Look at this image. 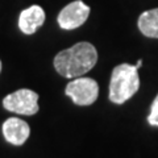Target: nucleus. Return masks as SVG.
<instances>
[{
	"instance_id": "obj_7",
	"label": "nucleus",
	"mask_w": 158,
	"mask_h": 158,
	"mask_svg": "<svg viewBox=\"0 0 158 158\" xmlns=\"http://www.w3.org/2000/svg\"><path fill=\"white\" fill-rule=\"evenodd\" d=\"M45 21V11L40 6H32L20 13L19 28L24 34H33Z\"/></svg>"
},
{
	"instance_id": "obj_10",
	"label": "nucleus",
	"mask_w": 158,
	"mask_h": 158,
	"mask_svg": "<svg viewBox=\"0 0 158 158\" xmlns=\"http://www.w3.org/2000/svg\"><path fill=\"white\" fill-rule=\"evenodd\" d=\"M136 66H137V67H138V69H140V67H141V66H142V59H138V62H137V63H136Z\"/></svg>"
},
{
	"instance_id": "obj_4",
	"label": "nucleus",
	"mask_w": 158,
	"mask_h": 158,
	"mask_svg": "<svg viewBox=\"0 0 158 158\" xmlns=\"http://www.w3.org/2000/svg\"><path fill=\"white\" fill-rule=\"evenodd\" d=\"M3 107L20 115L32 116L38 112V94L28 88H21L3 99Z\"/></svg>"
},
{
	"instance_id": "obj_3",
	"label": "nucleus",
	"mask_w": 158,
	"mask_h": 158,
	"mask_svg": "<svg viewBox=\"0 0 158 158\" xmlns=\"http://www.w3.org/2000/svg\"><path fill=\"white\" fill-rule=\"evenodd\" d=\"M65 94L77 106H91L99 96V86L92 78L78 77L66 86Z\"/></svg>"
},
{
	"instance_id": "obj_5",
	"label": "nucleus",
	"mask_w": 158,
	"mask_h": 158,
	"mask_svg": "<svg viewBox=\"0 0 158 158\" xmlns=\"http://www.w3.org/2000/svg\"><path fill=\"white\" fill-rule=\"evenodd\" d=\"M90 15V7L86 6L82 0H75L62 9L58 15V24L62 29L73 31L86 23Z\"/></svg>"
},
{
	"instance_id": "obj_9",
	"label": "nucleus",
	"mask_w": 158,
	"mask_h": 158,
	"mask_svg": "<svg viewBox=\"0 0 158 158\" xmlns=\"http://www.w3.org/2000/svg\"><path fill=\"white\" fill-rule=\"evenodd\" d=\"M148 123L153 127H158V95L154 98V100L150 106V113L148 116Z\"/></svg>"
},
{
	"instance_id": "obj_2",
	"label": "nucleus",
	"mask_w": 158,
	"mask_h": 158,
	"mask_svg": "<svg viewBox=\"0 0 158 158\" xmlns=\"http://www.w3.org/2000/svg\"><path fill=\"white\" fill-rule=\"evenodd\" d=\"M140 88L138 67L121 63L112 70L110 82V100L115 104H124Z\"/></svg>"
},
{
	"instance_id": "obj_11",
	"label": "nucleus",
	"mask_w": 158,
	"mask_h": 158,
	"mask_svg": "<svg viewBox=\"0 0 158 158\" xmlns=\"http://www.w3.org/2000/svg\"><path fill=\"white\" fill-rule=\"evenodd\" d=\"M0 73H2V61H0Z\"/></svg>"
},
{
	"instance_id": "obj_8",
	"label": "nucleus",
	"mask_w": 158,
	"mask_h": 158,
	"mask_svg": "<svg viewBox=\"0 0 158 158\" xmlns=\"http://www.w3.org/2000/svg\"><path fill=\"white\" fill-rule=\"evenodd\" d=\"M138 29L146 37L158 38V8L145 11L138 17Z\"/></svg>"
},
{
	"instance_id": "obj_1",
	"label": "nucleus",
	"mask_w": 158,
	"mask_h": 158,
	"mask_svg": "<svg viewBox=\"0 0 158 158\" xmlns=\"http://www.w3.org/2000/svg\"><path fill=\"white\" fill-rule=\"evenodd\" d=\"M98 62V52L90 42H78L74 46L59 52L54 58V67L65 78L85 75Z\"/></svg>"
},
{
	"instance_id": "obj_6",
	"label": "nucleus",
	"mask_w": 158,
	"mask_h": 158,
	"mask_svg": "<svg viewBox=\"0 0 158 158\" xmlns=\"http://www.w3.org/2000/svg\"><path fill=\"white\" fill-rule=\"evenodd\" d=\"M3 135L9 144L23 145L31 135V128H29L27 121L17 117H11L4 121Z\"/></svg>"
}]
</instances>
